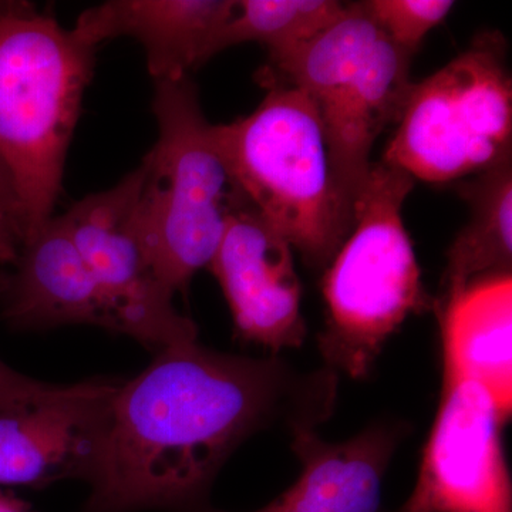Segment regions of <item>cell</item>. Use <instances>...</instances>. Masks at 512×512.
Segmentation results:
<instances>
[{
  "instance_id": "6da1fadb",
  "label": "cell",
  "mask_w": 512,
  "mask_h": 512,
  "mask_svg": "<svg viewBox=\"0 0 512 512\" xmlns=\"http://www.w3.org/2000/svg\"><path fill=\"white\" fill-rule=\"evenodd\" d=\"M338 377L299 373L278 359L202 348L160 350L117 384L80 512L195 511L215 474L245 439L276 420L291 433L332 416Z\"/></svg>"
},
{
  "instance_id": "7a4b0ae2",
  "label": "cell",
  "mask_w": 512,
  "mask_h": 512,
  "mask_svg": "<svg viewBox=\"0 0 512 512\" xmlns=\"http://www.w3.org/2000/svg\"><path fill=\"white\" fill-rule=\"evenodd\" d=\"M94 50L32 3L0 2V156L23 241L53 218Z\"/></svg>"
},
{
  "instance_id": "3957f363",
  "label": "cell",
  "mask_w": 512,
  "mask_h": 512,
  "mask_svg": "<svg viewBox=\"0 0 512 512\" xmlns=\"http://www.w3.org/2000/svg\"><path fill=\"white\" fill-rule=\"evenodd\" d=\"M229 181L313 266H326L352 225L340 207L318 110L293 84L272 83L248 116L214 124Z\"/></svg>"
},
{
  "instance_id": "277c9868",
  "label": "cell",
  "mask_w": 512,
  "mask_h": 512,
  "mask_svg": "<svg viewBox=\"0 0 512 512\" xmlns=\"http://www.w3.org/2000/svg\"><path fill=\"white\" fill-rule=\"evenodd\" d=\"M414 183L394 165L372 164L356 200L352 231L323 276L328 315L318 342L333 373L369 375L407 316L431 306L402 217Z\"/></svg>"
},
{
  "instance_id": "5b68a950",
  "label": "cell",
  "mask_w": 512,
  "mask_h": 512,
  "mask_svg": "<svg viewBox=\"0 0 512 512\" xmlns=\"http://www.w3.org/2000/svg\"><path fill=\"white\" fill-rule=\"evenodd\" d=\"M412 59L413 53L397 46L360 2L274 62L318 110L333 185L352 227L357 197L372 168V148L387 127L399 123L409 99Z\"/></svg>"
},
{
  "instance_id": "8992f818",
  "label": "cell",
  "mask_w": 512,
  "mask_h": 512,
  "mask_svg": "<svg viewBox=\"0 0 512 512\" xmlns=\"http://www.w3.org/2000/svg\"><path fill=\"white\" fill-rule=\"evenodd\" d=\"M154 84L158 140L141 161V220L154 272L175 295L214 259L232 185L190 77Z\"/></svg>"
},
{
  "instance_id": "52a82bcc",
  "label": "cell",
  "mask_w": 512,
  "mask_h": 512,
  "mask_svg": "<svg viewBox=\"0 0 512 512\" xmlns=\"http://www.w3.org/2000/svg\"><path fill=\"white\" fill-rule=\"evenodd\" d=\"M511 148L507 40L488 30L446 66L413 83L382 161L414 180L444 184L511 161Z\"/></svg>"
},
{
  "instance_id": "ba28073f",
  "label": "cell",
  "mask_w": 512,
  "mask_h": 512,
  "mask_svg": "<svg viewBox=\"0 0 512 512\" xmlns=\"http://www.w3.org/2000/svg\"><path fill=\"white\" fill-rule=\"evenodd\" d=\"M143 167L110 190L97 192L60 215L94 278L123 312L127 335L164 349L197 340V328L175 311L173 293L151 265L141 220Z\"/></svg>"
},
{
  "instance_id": "9c48e42d",
  "label": "cell",
  "mask_w": 512,
  "mask_h": 512,
  "mask_svg": "<svg viewBox=\"0 0 512 512\" xmlns=\"http://www.w3.org/2000/svg\"><path fill=\"white\" fill-rule=\"evenodd\" d=\"M504 423L480 384L444 382L419 477L397 512H512Z\"/></svg>"
},
{
  "instance_id": "30bf717a",
  "label": "cell",
  "mask_w": 512,
  "mask_h": 512,
  "mask_svg": "<svg viewBox=\"0 0 512 512\" xmlns=\"http://www.w3.org/2000/svg\"><path fill=\"white\" fill-rule=\"evenodd\" d=\"M208 268L242 338L274 353L301 348L306 323L291 244L234 187L224 235Z\"/></svg>"
},
{
  "instance_id": "8fae6325",
  "label": "cell",
  "mask_w": 512,
  "mask_h": 512,
  "mask_svg": "<svg viewBox=\"0 0 512 512\" xmlns=\"http://www.w3.org/2000/svg\"><path fill=\"white\" fill-rule=\"evenodd\" d=\"M116 389L107 382L49 384L32 399L0 410V485L87 480Z\"/></svg>"
},
{
  "instance_id": "7c38bea8",
  "label": "cell",
  "mask_w": 512,
  "mask_h": 512,
  "mask_svg": "<svg viewBox=\"0 0 512 512\" xmlns=\"http://www.w3.org/2000/svg\"><path fill=\"white\" fill-rule=\"evenodd\" d=\"M2 318L16 329L93 325L127 335L123 312L87 268L59 217L20 245L0 276Z\"/></svg>"
},
{
  "instance_id": "4fadbf2b",
  "label": "cell",
  "mask_w": 512,
  "mask_h": 512,
  "mask_svg": "<svg viewBox=\"0 0 512 512\" xmlns=\"http://www.w3.org/2000/svg\"><path fill=\"white\" fill-rule=\"evenodd\" d=\"M235 0H111L84 10L72 29L83 45L130 36L146 50L154 82L180 80L211 59Z\"/></svg>"
},
{
  "instance_id": "5bb4252c",
  "label": "cell",
  "mask_w": 512,
  "mask_h": 512,
  "mask_svg": "<svg viewBox=\"0 0 512 512\" xmlns=\"http://www.w3.org/2000/svg\"><path fill=\"white\" fill-rule=\"evenodd\" d=\"M403 431L402 426L380 423L353 439L328 443L313 427H298L292 431V450L302 463L301 476L254 512H379L384 474Z\"/></svg>"
},
{
  "instance_id": "9a60e30c",
  "label": "cell",
  "mask_w": 512,
  "mask_h": 512,
  "mask_svg": "<svg viewBox=\"0 0 512 512\" xmlns=\"http://www.w3.org/2000/svg\"><path fill=\"white\" fill-rule=\"evenodd\" d=\"M444 382L484 387L504 421L512 410V276L478 279L440 303Z\"/></svg>"
},
{
  "instance_id": "2e32d148",
  "label": "cell",
  "mask_w": 512,
  "mask_h": 512,
  "mask_svg": "<svg viewBox=\"0 0 512 512\" xmlns=\"http://www.w3.org/2000/svg\"><path fill=\"white\" fill-rule=\"evenodd\" d=\"M470 220L447 254L443 296L487 276L511 274L512 161L474 175L458 187Z\"/></svg>"
},
{
  "instance_id": "e0dca14e",
  "label": "cell",
  "mask_w": 512,
  "mask_h": 512,
  "mask_svg": "<svg viewBox=\"0 0 512 512\" xmlns=\"http://www.w3.org/2000/svg\"><path fill=\"white\" fill-rule=\"evenodd\" d=\"M346 6L335 0H241L215 37L211 55L255 42L278 62L332 25Z\"/></svg>"
},
{
  "instance_id": "ac0fdd59",
  "label": "cell",
  "mask_w": 512,
  "mask_h": 512,
  "mask_svg": "<svg viewBox=\"0 0 512 512\" xmlns=\"http://www.w3.org/2000/svg\"><path fill=\"white\" fill-rule=\"evenodd\" d=\"M370 18L397 46L416 53L424 37L454 8L450 0H367Z\"/></svg>"
},
{
  "instance_id": "d6986e66",
  "label": "cell",
  "mask_w": 512,
  "mask_h": 512,
  "mask_svg": "<svg viewBox=\"0 0 512 512\" xmlns=\"http://www.w3.org/2000/svg\"><path fill=\"white\" fill-rule=\"evenodd\" d=\"M47 386L49 384L37 382L10 369L3 360H0V410L10 409L32 399Z\"/></svg>"
},
{
  "instance_id": "ffe728a7",
  "label": "cell",
  "mask_w": 512,
  "mask_h": 512,
  "mask_svg": "<svg viewBox=\"0 0 512 512\" xmlns=\"http://www.w3.org/2000/svg\"><path fill=\"white\" fill-rule=\"evenodd\" d=\"M22 232L16 222L0 211V264L13 265L18 259Z\"/></svg>"
},
{
  "instance_id": "44dd1931",
  "label": "cell",
  "mask_w": 512,
  "mask_h": 512,
  "mask_svg": "<svg viewBox=\"0 0 512 512\" xmlns=\"http://www.w3.org/2000/svg\"><path fill=\"white\" fill-rule=\"evenodd\" d=\"M0 211L8 214L16 222L20 232H22L23 241L22 211H20L18 195H16L12 175H10L8 165L3 161L2 156H0Z\"/></svg>"
},
{
  "instance_id": "7402d4cb",
  "label": "cell",
  "mask_w": 512,
  "mask_h": 512,
  "mask_svg": "<svg viewBox=\"0 0 512 512\" xmlns=\"http://www.w3.org/2000/svg\"><path fill=\"white\" fill-rule=\"evenodd\" d=\"M0 512H35L25 501L0 488Z\"/></svg>"
}]
</instances>
